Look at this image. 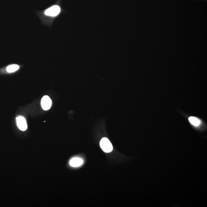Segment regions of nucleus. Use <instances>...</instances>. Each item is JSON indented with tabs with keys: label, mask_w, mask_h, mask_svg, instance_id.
<instances>
[{
	"label": "nucleus",
	"mask_w": 207,
	"mask_h": 207,
	"mask_svg": "<svg viewBox=\"0 0 207 207\" xmlns=\"http://www.w3.org/2000/svg\"><path fill=\"white\" fill-rule=\"evenodd\" d=\"M100 146L102 150L105 153H110L113 150V145L107 138H103L100 142Z\"/></svg>",
	"instance_id": "nucleus-1"
},
{
	"label": "nucleus",
	"mask_w": 207,
	"mask_h": 207,
	"mask_svg": "<svg viewBox=\"0 0 207 207\" xmlns=\"http://www.w3.org/2000/svg\"><path fill=\"white\" fill-rule=\"evenodd\" d=\"M61 11L60 7L58 5H54L45 10V14L46 16L57 17L59 15Z\"/></svg>",
	"instance_id": "nucleus-2"
},
{
	"label": "nucleus",
	"mask_w": 207,
	"mask_h": 207,
	"mask_svg": "<svg viewBox=\"0 0 207 207\" xmlns=\"http://www.w3.org/2000/svg\"><path fill=\"white\" fill-rule=\"evenodd\" d=\"M17 124L18 128L22 131H25L27 129L26 121L24 117L19 116L16 118Z\"/></svg>",
	"instance_id": "nucleus-3"
},
{
	"label": "nucleus",
	"mask_w": 207,
	"mask_h": 207,
	"mask_svg": "<svg viewBox=\"0 0 207 207\" xmlns=\"http://www.w3.org/2000/svg\"><path fill=\"white\" fill-rule=\"evenodd\" d=\"M52 100L50 97L48 96H44L41 100V105L44 110H49L52 105Z\"/></svg>",
	"instance_id": "nucleus-4"
},
{
	"label": "nucleus",
	"mask_w": 207,
	"mask_h": 207,
	"mask_svg": "<svg viewBox=\"0 0 207 207\" xmlns=\"http://www.w3.org/2000/svg\"><path fill=\"white\" fill-rule=\"evenodd\" d=\"M83 163L82 159L78 157H75L71 159L70 161V165L71 166L74 167H78L81 166Z\"/></svg>",
	"instance_id": "nucleus-5"
},
{
	"label": "nucleus",
	"mask_w": 207,
	"mask_h": 207,
	"mask_svg": "<svg viewBox=\"0 0 207 207\" xmlns=\"http://www.w3.org/2000/svg\"><path fill=\"white\" fill-rule=\"evenodd\" d=\"M189 121L191 124L196 127H198L201 123L200 120L195 117H190L189 118Z\"/></svg>",
	"instance_id": "nucleus-6"
},
{
	"label": "nucleus",
	"mask_w": 207,
	"mask_h": 207,
	"mask_svg": "<svg viewBox=\"0 0 207 207\" xmlns=\"http://www.w3.org/2000/svg\"><path fill=\"white\" fill-rule=\"evenodd\" d=\"M19 66L18 65L13 64L10 65L7 68V71L8 72L11 73L15 72L19 70Z\"/></svg>",
	"instance_id": "nucleus-7"
}]
</instances>
